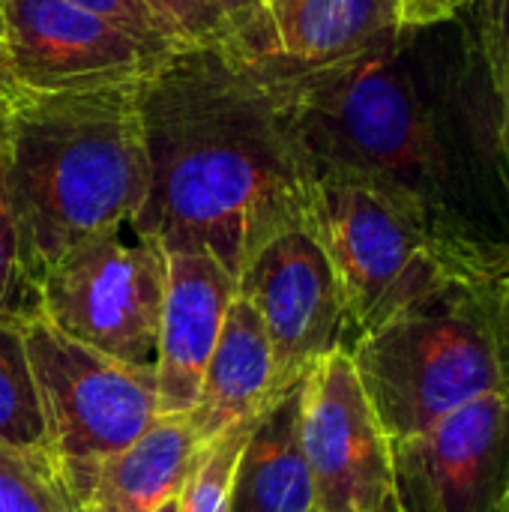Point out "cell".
Returning <instances> with one entry per match:
<instances>
[{
  "label": "cell",
  "instance_id": "obj_14",
  "mask_svg": "<svg viewBox=\"0 0 509 512\" xmlns=\"http://www.w3.org/2000/svg\"><path fill=\"white\" fill-rule=\"evenodd\" d=\"M273 69H312L408 33L399 0H276Z\"/></svg>",
  "mask_w": 509,
  "mask_h": 512
},
{
  "label": "cell",
  "instance_id": "obj_2",
  "mask_svg": "<svg viewBox=\"0 0 509 512\" xmlns=\"http://www.w3.org/2000/svg\"><path fill=\"white\" fill-rule=\"evenodd\" d=\"M138 87L21 93L0 120V177L30 300L60 255L138 216L150 186Z\"/></svg>",
  "mask_w": 509,
  "mask_h": 512
},
{
  "label": "cell",
  "instance_id": "obj_7",
  "mask_svg": "<svg viewBox=\"0 0 509 512\" xmlns=\"http://www.w3.org/2000/svg\"><path fill=\"white\" fill-rule=\"evenodd\" d=\"M168 255L129 225L60 255L33 285V312L63 336L156 372Z\"/></svg>",
  "mask_w": 509,
  "mask_h": 512
},
{
  "label": "cell",
  "instance_id": "obj_21",
  "mask_svg": "<svg viewBox=\"0 0 509 512\" xmlns=\"http://www.w3.org/2000/svg\"><path fill=\"white\" fill-rule=\"evenodd\" d=\"M480 45L501 105V147L509 156V0H483Z\"/></svg>",
  "mask_w": 509,
  "mask_h": 512
},
{
  "label": "cell",
  "instance_id": "obj_23",
  "mask_svg": "<svg viewBox=\"0 0 509 512\" xmlns=\"http://www.w3.org/2000/svg\"><path fill=\"white\" fill-rule=\"evenodd\" d=\"M228 33H231V51H237L243 60L252 63H270L276 54V36H273V18L267 0H216Z\"/></svg>",
  "mask_w": 509,
  "mask_h": 512
},
{
  "label": "cell",
  "instance_id": "obj_9",
  "mask_svg": "<svg viewBox=\"0 0 509 512\" xmlns=\"http://www.w3.org/2000/svg\"><path fill=\"white\" fill-rule=\"evenodd\" d=\"M237 294L267 330L279 393L351 345L345 297L312 216L288 225L249 258L237 276Z\"/></svg>",
  "mask_w": 509,
  "mask_h": 512
},
{
  "label": "cell",
  "instance_id": "obj_13",
  "mask_svg": "<svg viewBox=\"0 0 509 512\" xmlns=\"http://www.w3.org/2000/svg\"><path fill=\"white\" fill-rule=\"evenodd\" d=\"M276 393V363L267 330L258 312L237 294L186 423L198 444L207 447L231 426L255 417Z\"/></svg>",
  "mask_w": 509,
  "mask_h": 512
},
{
  "label": "cell",
  "instance_id": "obj_12",
  "mask_svg": "<svg viewBox=\"0 0 509 512\" xmlns=\"http://www.w3.org/2000/svg\"><path fill=\"white\" fill-rule=\"evenodd\" d=\"M165 255L168 276L156 345L159 417H186L237 297V279L204 252Z\"/></svg>",
  "mask_w": 509,
  "mask_h": 512
},
{
  "label": "cell",
  "instance_id": "obj_24",
  "mask_svg": "<svg viewBox=\"0 0 509 512\" xmlns=\"http://www.w3.org/2000/svg\"><path fill=\"white\" fill-rule=\"evenodd\" d=\"M69 3L123 27L126 33H132L153 51H162V54L180 51L177 39L165 30V24L153 15V9L144 0H69Z\"/></svg>",
  "mask_w": 509,
  "mask_h": 512
},
{
  "label": "cell",
  "instance_id": "obj_17",
  "mask_svg": "<svg viewBox=\"0 0 509 512\" xmlns=\"http://www.w3.org/2000/svg\"><path fill=\"white\" fill-rule=\"evenodd\" d=\"M0 444L48 450L39 390L18 324H0Z\"/></svg>",
  "mask_w": 509,
  "mask_h": 512
},
{
  "label": "cell",
  "instance_id": "obj_3",
  "mask_svg": "<svg viewBox=\"0 0 509 512\" xmlns=\"http://www.w3.org/2000/svg\"><path fill=\"white\" fill-rule=\"evenodd\" d=\"M348 354L390 444L507 390L509 288L492 273L489 249L474 273L357 336Z\"/></svg>",
  "mask_w": 509,
  "mask_h": 512
},
{
  "label": "cell",
  "instance_id": "obj_8",
  "mask_svg": "<svg viewBox=\"0 0 509 512\" xmlns=\"http://www.w3.org/2000/svg\"><path fill=\"white\" fill-rule=\"evenodd\" d=\"M300 441L315 512H402L393 444L348 348L324 357L300 387Z\"/></svg>",
  "mask_w": 509,
  "mask_h": 512
},
{
  "label": "cell",
  "instance_id": "obj_1",
  "mask_svg": "<svg viewBox=\"0 0 509 512\" xmlns=\"http://www.w3.org/2000/svg\"><path fill=\"white\" fill-rule=\"evenodd\" d=\"M150 186L132 228L165 252H204L234 279L312 216L315 168L273 75L225 45L180 48L138 87Z\"/></svg>",
  "mask_w": 509,
  "mask_h": 512
},
{
  "label": "cell",
  "instance_id": "obj_20",
  "mask_svg": "<svg viewBox=\"0 0 509 512\" xmlns=\"http://www.w3.org/2000/svg\"><path fill=\"white\" fill-rule=\"evenodd\" d=\"M180 48H231V33L216 0H144Z\"/></svg>",
  "mask_w": 509,
  "mask_h": 512
},
{
  "label": "cell",
  "instance_id": "obj_19",
  "mask_svg": "<svg viewBox=\"0 0 509 512\" xmlns=\"http://www.w3.org/2000/svg\"><path fill=\"white\" fill-rule=\"evenodd\" d=\"M261 411L255 417L231 426L213 444L201 447L195 468L189 471V477L177 495V512H231L234 474H237L243 447H246Z\"/></svg>",
  "mask_w": 509,
  "mask_h": 512
},
{
  "label": "cell",
  "instance_id": "obj_4",
  "mask_svg": "<svg viewBox=\"0 0 509 512\" xmlns=\"http://www.w3.org/2000/svg\"><path fill=\"white\" fill-rule=\"evenodd\" d=\"M402 36L327 66L264 69L279 87L315 174L369 177L435 210L444 150L402 63Z\"/></svg>",
  "mask_w": 509,
  "mask_h": 512
},
{
  "label": "cell",
  "instance_id": "obj_16",
  "mask_svg": "<svg viewBox=\"0 0 509 512\" xmlns=\"http://www.w3.org/2000/svg\"><path fill=\"white\" fill-rule=\"evenodd\" d=\"M300 387L303 381L264 405L234 474L231 512H315L300 441Z\"/></svg>",
  "mask_w": 509,
  "mask_h": 512
},
{
  "label": "cell",
  "instance_id": "obj_10",
  "mask_svg": "<svg viewBox=\"0 0 509 512\" xmlns=\"http://www.w3.org/2000/svg\"><path fill=\"white\" fill-rule=\"evenodd\" d=\"M0 24L21 93L132 87L171 57L69 0H0Z\"/></svg>",
  "mask_w": 509,
  "mask_h": 512
},
{
  "label": "cell",
  "instance_id": "obj_30",
  "mask_svg": "<svg viewBox=\"0 0 509 512\" xmlns=\"http://www.w3.org/2000/svg\"><path fill=\"white\" fill-rule=\"evenodd\" d=\"M504 512H509V501H507V510H504Z\"/></svg>",
  "mask_w": 509,
  "mask_h": 512
},
{
  "label": "cell",
  "instance_id": "obj_28",
  "mask_svg": "<svg viewBox=\"0 0 509 512\" xmlns=\"http://www.w3.org/2000/svg\"><path fill=\"white\" fill-rule=\"evenodd\" d=\"M156 512H177V498L165 501V504H162V507H159V510H156Z\"/></svg>",
  "mask_w": 509,
  "mask_h": 512
},
{
  "label": "cell",
  "instance_id": "obj_15",
  "mask_svg": "<svg viewBox=\"0 0 509 512\" xmlns=\"http://www.w3.org/2000/svg\"><path fill=\"white\" fill-rule=\"evenodd\" d=\"M201 444L186 417H159L138 441L99 465L78 512H156L177 498Z\"/></svg>",
  "mask_w": 509,
  "mask_h": 512
},
{
  "label": "cell",
  "instance_id": "obj_11",
  "mask_svg": "<svg viewBox=\"0 0 509 512\" xmlns=\"http://www.w3.org/2000/svg\"><path fill=\"white\" fill-rule=\"evenodd\" d=\"M402 512H504L509 501V387L393 444Z\"/></svg>",
  "mask_w": 509,
  "mask_h": 512
},
{
  "label": "cell",
  "instance_id": "obj_27",
  "mask_svg": "<svg viewBox=\"0 0 509 512\" xmlns=\"http://www.w3.org/2000/svg\"><path fill=\"white\" fill-rule=\"evenodd\" d=\"M489 267L509 288V249H489Z\"/></svg>",
  "mask_w": 509,
  "mask_h": 512
},
{
  "label": "cell",
  "instance_id": "obj_18",
  "mask_svg": "<svg viewBox=\"0 0 509 512\" xmlns=\"http://www.w3.org/2000/svg\"><path fill=\"white\" fill-rule=\"evenodd\" d=\"M0 512H78V501L48 450L0 444Z\"/></svg>",
  "mask_w": 509,
  "mask_h": 512
},
{
  "label": "cell",
  "instance_id": "obj_22",
  "mask_svg": "<svg viewBox=\"0 0 509 512\" xmlns=\"http://www.w3.org/2000/svg\"><path fill=\"white\" fill-rule=\"evenodd\" d=\"M30 312H33V300L21 270L18 228L0 177V324H18Z\"/></svg>",
  "mask_w": 509,
  "mask_h": 512
},
{
  "label": "cell",
  "instance_id": "obj_25",
  "mask_svg": "<svg viewBox=\"0 0 509 512\" xmlns=\"http://www.w3.org/2000/svg\"><path fill=\"white\" fill-rule=\"evenodd\" d=\"M468 3H474V0H399L402 27L405 30H420V27L441 24V21L453 18L459 9H465Z\"/></svg>",
  "mask_w": 509,
  "mask_h": 512
},
{
  "label": "cell",
  "instance_id": "obj_29",
  "mask_svg": "<svg viewBox=\"0 0 509 512\" xmlns=\"http://www.w3.org/2000/svg\"><path fill=\"white\" fill-rule=\"evenodd\" d=\"M273 3H276V0H267V6H273Z\"/></svg>",
  "mask_w": 509,
  "mask_h": 512
},
{
  "label": "cell",
  "instance_id": "obj_26",
  "mask_svg": "<svg viewBox=\"0 0 509 512\" xmlns=\"http://www.w3.org/2000/svg\"><path fill=\"white\" fill-rule=\"evenodd\" d=\"M21 90L12 78L9 69V54H6V39H3V24H0V120L6 117V111L18 102Z\"/></svg>",
  "mask_w": 509,
  "mask_h": 512
},
{
  "label": "cell",
  "instance_id": "obj_6",
  "mask_svg": "<svg viewBox=\"0 0 509 512\" xmlns=\"http://www.w3.org/2000/svg\"><path fill=\"white\" fill-rule=\"evenodd\" d=\"M18 327L39 390L48 450L78 501L99 465L159 420L156 372L99 354L36 312Z\"/></svg>",
  "mask_w": 509,
  "mask_h": 512
},
{
  "label": "cell",
  "instance_id": "obj_5",
  "mask_svg": "<svg viewBox=\"0 0 509 512\" xmlns=\"http://www.w3.org/2000/svg\"><path fill=\"white\" fill-rule=\"evenodd\" d=\"M312 225L336 270L351 342L474 273L486 255V246L441 228L417 195L354 174L315 177Z\"/></svg>",
  "mask_w": 509,
  "mask_h": 512
}]
</instances>
